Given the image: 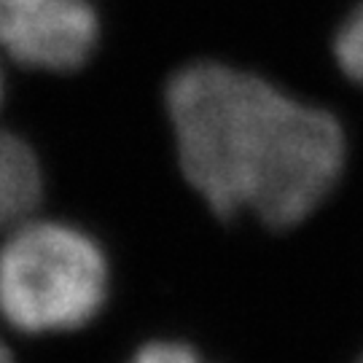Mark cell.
Instances as JSON below:
<instances>
[{"mask_svg": "<svg viewBox=\"0 0 363 363\" xmlns=\"http://www.w3.org/2000/svg\"><path fill=\"white\" fill-rule=\"evenodd\" d=\"M334 60L352 84L363 86V3H358L337 30Z\"/></svg>", "mask_w": 363, "mask_h": 363, "instance_id": "cell-5", "label": "cell"}, {"mask_svg": "<svg viewBox=\"0 0 363 363\" xmlns=\"http://www.w3.org/2000/svg\"><path fill=\"white\" fill-rule=\"evenodd\" d=\"M43 172L33 145L0 130V232H11L38 208Z\"/></svg>", "mask_w": 363, "mask_h": 363, "instance_id": "cell-4", "label": "cell"}, {"mask_svg": "<svg viewBox=\"0 0 363 363\" xmlns=\"http://www.w3.org/2000/svg\"><path fill=\"white\" fill-rule=\"evenodd\" d=\"M0 363H13L11 361V352H9V347L0 342Z\"/></svg>", "mask_w": 363, "mask_h": 363, "instance_id": "cell-7", "label": "cell"}, {"mask_svg": "<svg viewBox=\"0 0 363 363\" xmlns=\"http://www.w3.org/2000/svg\"><path fill=\"white\" fill-rule=\"evenodd\" d=\"M164 103L183 175L220 218L250 210L291 229L331 196L347 164V135L331 111L240 67L186 65Z\"/></svg>", "mask_w": 363, "mask_h": 363, "instance_id": "cell-1", "label": "cell"}, {"mask_svg": "<svg viewBox=\"0 0 363 363\" xmlns=\"http://www.w3.org/2000/svg\"><path fill=\"white\" fill-rule=\"evenodd\" d=\"M100 40L91 0H0V49L43 73H73Z\"/></svg>", "mask_w": 363, "mask_h": 363, "instance_id": "cell-3", "label": "cell"}, {"mask_svg": "<svg viewBox=\"0 0 363 363\" xmlns=\"http://www.w3.org/2000/svg\"><path fill=\"white\" fill-rule=\"evenodd\" d=\"M130 363H205L196 350L181 342H151L130 358Z\"/></svg>", "mask_w": 363, "mask_h": 363, "instance_id": "cell-6", "label": "cell"}, {"mask_svg": "<svg viewBox=\"0 0 363 363\" xmlns=\"http://www.w3.org/2000/svg\"><path fill=\"white\" fill-rule=\"evenodd\" d=\"M0 100H3V78H0Z\"/></svg>", "mask_w": 363, "mask_h": 363, "instance_id": "cell-8", "label": "cell"}, {"mask_svg": "<svg viewBox=\"0 0 363 363\" xmlns=\"http://www.w3.org/2000/svg\"><path fill=\"white\" fill-rule=\"evenodd\" d=\"M108 296V261L86 232L62 220H22L0 245V315L22 334L86 325Z\"/></svg>", "mask_w": 363, "mask_h": 363, "instance_id": "cell-2", "label": "cell"}]
</instances>
